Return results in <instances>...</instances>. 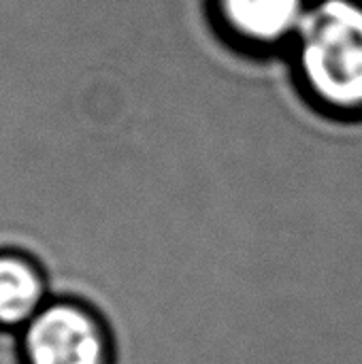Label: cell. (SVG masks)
<instances>
[{"mask_svg":"<svg viewBox=\"0 0 362 364\" xmlns=\"http://www.w3.org/2000/svg\"><path fill=\"white\" fill-rule=\"evenodd\" d=\"M292 47L299 79L320 107L362 115V0H312Z\"/></svg>","mask_w":362,"mask_h":364,"instance_id":"cell-1","label":"cell"},{"mask_svg":"<svg viewBox=\"0 0 362 364\" xmlns=\"http://www.w3.org/2000/svg\"><path fill=\"white\" fill-rule=\"evenodd\" d=\"M23 364H113V343L105 324L83 305H45L21 339Z\"/></svg>","mask_w":362,"mask_h":364,"instance_id":"cell-2","label":"cell"},{"mask_svg":"<svg viewBox=\"0 0 362 364\" xmlns=\"http://www.w3.org/2000/svg\"><path fill=\"white\" fill-rule=\"evenodd\" d=\"M220 26L250 49L294 41L312 0H213Z\"/></svg>","mask_w":362,"mask_h":364,"instance_id":"cell-3","label":"cell"},{"mask_svg":"<svg viewBox=\"0 0 362 364\" xmlns=\"http://www.w3.org/2000/svg\"><path fill=\"white\" fill-rule=\"evenodd\" d=\"M43 277L19 254H0V326H26L43 307Z\"/></svg>","mask_w":362,"mask_h":364,"instance_id":"cell-4","label":"cell"}]
</instances>
